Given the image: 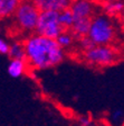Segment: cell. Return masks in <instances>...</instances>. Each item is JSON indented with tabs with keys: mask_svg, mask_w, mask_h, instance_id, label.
Wrapping results in <instances>:
<instances>
[{
	"mask_svg": "<svg viewBox=\"0 0 124 126\" xmlns=\"http://www.w3.org/2000/svg\"><path fill=\"white\" fill-rule=\"evenodd\" d=\"M26 61L34 70H47L60 64L65 59L63 50L56 39L45 37L37 33L29 35L25 41Z\"/></svg>",
	"mask_w": 124,
	"mask_h": 126,
	"instance_id": "cell-1",
	"label": "cell"
},
{
	"mask_svg": "<svg viewBox=\"0 0 124 126\" xmlns=\"http://www.w3.org/2000/svg\"><path fill=\"white\" fill-rule=\"evenodd\" d=\"M87 37L95 45H111L116 37V26L113 18L106 14H96L92 18Z\"/></svg>",
	"mask_w": 124,
	"mask_h": 126,
	"instance_id": "cell-2",
	"label": "cell"
},
{
	"mask_svg": "<svg viewBox=\"0 0 124 126\" xmlns=\"http://www.w3.org/2000/svg\"><path fill=\"white\" fill-rule=\"evenodd\" d=\"M40 11L31 0H23L17 11L13 15V19L20 31L25 33H36Z\"/></svg>",
	"mask_w": 124,
	"mask_h": 126,
	"instance_id": "cell-3",
	"label": "cell"
},
{
	"mask_svg": "<svg viewBox=\"0 0 124 126\" xmlns=\"http://www.w3.org/2000/svg\"><path fill=\"white\" fill-rule=\"evenodd\" d=\"M83 58L90 65L105 68L116 62L117 53L111 45H94L92 48L83 52Z\"/></svg>",
	"mask_w": 124,
	"mask_h": 126,
	"instance_id": "cell-4",
	"label": "cell"
},
{
	"mask_svg": "<svg viewBox=\"0 0 124 126\" xmlns=\"http://www.w3.org/2000/svg\"><path fill=\"white\" fill-rule=\"evenodd\" d=\"M64 32L59 23V13L57 11H40L36 33L45 37L56 39Z\"/></svg>",
	"mask_w": 124,
	"mask_h": 126,
	"instance_id": "cell-5",
	"label": "cell"
},
{
	"mask_svg": "<svg viewBox=\"0 0 124 126\" xmlns=\"http://www.w3.org/2000/svg\"><path fill=\"white\" fill-rule=\"evenodd\" d=\"M72 10L75 20L79 19H92L95 14V2L93 0H75L70 3Z\"/></svg>",
	"mask_w": 124,
	"mask_h": 126,
	"instance_id": "cell-6",
	"label": "cell"
},
{
	"mask_svg": "<svg viewBox=\"0 0 124 126\" xmlns=\"http://www.w3.org/2000/svg\"><path fill=\"white\" fill-rule=\"evenodd\" d=\"M39 11H60L70 7L69 0H31Z\"/></svg>",
	"mask_w": 124,
	"mask_h": 126,
	"instance_id": "cell-7",
	"label": "cell"
},
{
	"mask_svg": "<svg viewBox=\"0 0 124 126\" xmlns=\"http://www.w3.org/2000/svg\"><path fill=\"white\" fill-rule=\"evenodd\" d=\"M27 63L26 60H10L7 65V72L11 78H21L27 71Z\"/></svg>",
	"mask_w": 124,
	"mask_h": 126,
	"instance_id": "cell-8",
	"label": "cell"
},
{
	"mask_svg": "<svg viewBox=\"0 0 124 126\" xmlns=\"http://www.w3.org/2000/svg\"><path fill=\"white\" fill-rule=\"evenodd\" d=\"M23 0H0V16L1 18H8L13 16L20 6Z\"/></svg>",
	"mask_w": 124,
	"mask_h": 126,
	"instance_id": "cell-9",
	"label": "cell"
},
{
	"mask_svg": "<svg viewBox=\"0 0 124 126\" xmlns=\"http://www.w3.org/2000/svg\"><path fill=\"white\" fill-rule=\"evenodd\" d=\"M90 23H92V19H79V20H75L72 29H70V32L75 36V38L80 39L83 37L87 36L88 32H90Z\"/></svg>",
	"mask_w": 124,
	"mask_h": 126,
	"instance_id": "cell-10",
	"label": "cell"
},
{
	"mask_svg": "<svg viewBox=\"0 0 124 126\" xmlns=\"http://www.w3.org/2000/svg\"><path fill=\"white\" fill-rule=\"evenodd\" d=\"M123 9H124V0H114V1H111V2L104 3L103 6L104 14H106L112 18L121 15Z\"/></svg>",
	"mask_w": 124,
	"mask_h": 126,
	"instance_id": "cell-11",
	"label": "cell"
},
{
	"mask_svg": "<svg viewBox=\"0 0 124 126\" xmlns=\"http://www.w3.org/2000/svg\"><path fill=\"white\" fill-rule=\"evenodd\" d=\"M8 56L10 60H26V50L23 43L13 42L10 45V51Z\"/></svg>",
	"mask_w": 124,
	"mask_h": 126,
	"instance_id": "cell-12",
	"label": "cell"
},
{
	"mask_svg": "<svg viewBox=\"0 0 124 126\" xmlns=\"http://www.w3.org/2000/svg\"><path fill=\"white\" fill-rule=\"evenodd\" d=\"M59 23L62 25V27L64 28V31H70L75 23V18L73 15L70 8H67L65 10L59 13Z\"/></svg>",
	"mask_w": 124,
	"mask_h": 126,
	"instance_id": "cell-13",
	"label": "cell"
},
{
	"mask_svg": "<svg viewBox=\"0 0 124 126\" xmlns=\"http://www.w3.org/2000/svg\"><path fill=\"white\" fill-rule=\"evenodd\" d=\"M74 39H75V36L73 35V33L70 31H64L59 36L56 38L57 43L60 45L63 50H67L74 43Z\"/></svg>",
	"mask_w": 124,
	"mask_h": 126,
	"instance_id": "cell-14",
	"label": "cell"
},
{
	"mask_svg": "<svg viewBox=\"0 0 124 126\" xmlns=\"http://www.w3.org/2000/svg\"><path fill=\"white\" fill-rule=\"evenodd\" d=\"M94 45H95V44H94V43L92 42V41H90V39L88 38L87 36H86V37H83V38L79 39V47L82 48L83 52H85V51L92 48Z\"/></svg>",
	"mask_w": 124,
	"mask_h": 126,
	"instance_id": "cell-15",
	"label": "cell"
},
{
	"mask_svg": "<svg viewBox=\"0 0 124 126\" xmlns=\"http://www.w3.org/2000/svg\"><path fill=\"white\" fill-rule=\"evenodd\" d=\"M10 43L6 41V39L1 38L0 39V53L2 55H8L9 51H10Z\"/></svg>",
	"mask_w": 124,
	"mask_h": 126,
	"instance_id": "cell-16",
	"label": "cell"
},
{
	"mask_svg": "<svg viewBox=\"0 0 124 126\" xmlns=\"http://www.w3.org/2000/svg\"><path fill=\"white\" fill-rule=\"evenodd\" d=\"M78 124H79V126H92L93 122H92V118L90 116H79Z\"/></svg>",
	"mask_w": 124,
	"mask_h": 126,
	"instance_id": "cell-17",
	"label": "cell"
},
{
	"mask_svg": "<svg viewBox=\"0 0 124 126\" xmlns=\"http://www.w3.org/2000/svg\"><path fill=\"white\" fill-rule=\"evenodd\" d=\"M123 115H124V113L122 111L121 109H116V110H114L113 115H112V118H113L115 122H117V121H120V119L123 117Z\"/></svg>",
	"mask_w": 124,
	"mask_h": 126,
	"instance_id": "cell-18",
	"label": "cell"
},
{
	"mask_svg": "<svg viewBox=\"0 0 124 126\" xmlns=\"http://www.w3.org/2000/svg\"><path fill=\"white\" fill-rule=\"evenodd\" d=\"M120 18H121V21H122V25L124 26V9H123V11H122V14L120 15Z\"/></svg>",
	"mask_w": 124,
	"mask_h": 126,
	"instance_id": "cell-19",
	"label": "cell"
},
{
	"mask_svg": "<svg viewBox=\"0 0 124 126\" xmlns=\"http://www.w3.org/2000/svg\"><path fill=\"white\" fill-rule=\"evenodd\" d=\"M101 1H103L104 3H107V2H111V1H114V0H101Z\"/></svg>",
	"mask_w": 124,
	"mask_h": 126,
	"instance_id": "cell-20",
	"label": "cell"
},
{
	"mask_svg": "<svg viewBox=\"0 0 124 126\" xmlns=\"http://www.w3.org/2000/svg\"><path fill=\"white\" fill-rule=\"evenodd\" d=\"M69 1H70V2H72V1H75V0H69Z\"/></svg>",
	"mask_w": 124,
	"mask_h": 126,
	"instance_id": "cell-21",
	"label": "cell"
},
{
	"mask_svg": "<svg viewBox=\"0 0 124 126\" xmlns=\"http://www.w3.org/2000/svg\"><path fill=\"white\" fill-rule=\"evenodd\" d=\"M121 126H124V124H123V125H121Z\"/></svg>",
	"mask_w": 124,
	"mask_h": 126,
	"instance_id": "cell-22",
	"label": "cell"
}]
</instances>
